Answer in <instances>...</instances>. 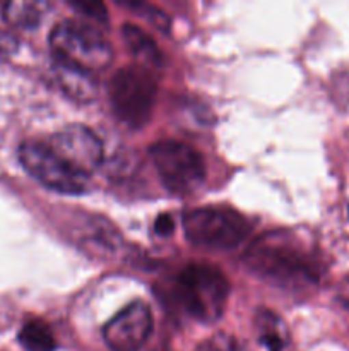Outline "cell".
Masks as SVG:
<instances>
[{
    "instance_id": "obj_18",
    "label": "cell",
    "mask_w": 349,
    "mask_h": 351,
    "mask_svg": "<svg viewBox=\"0 0 349 351\" xmlns=\"http://www.w3.org/2000/svg\"><path fill=\"white\" fill-rule=\"evenodd\" d=\"M12 47H14V38L0 33V53H2V51H9Z\"/></svg>"
},
{
    "instance_id": "obj_16",
    "label": "cell",
    "mask_w": 349,
    "mask_h": 351,
    "mask_svg": "<svg viewBox=\"0 0 349 351\" xmlns=\"http://www.w3.org/2000/svg\"><path fill=\"white\" fill-rule=\"evenodd\" d=\"M70 5L74 7L75 10H79L81 14H84V16L94 19L96 23H101V24L108 23V14H106V9L103 3H99V2H72Z\"/></svg>"
},
{
    "instance_id": "obj_3",
    "label": "cell",
    "mask_w": 349,
    "mask_h": 351,
    "mask_svg": "<svg viewBox=\"0 0 349 351\" xmlns=\"http://www.w3.org/2000/svg\"><path fill=\"white\" fill-rule=\"evenodd\" d=\"M50 47L57 60L91 74L108 67L113 60V48L105 34L75 19H65L53 27Z\"/></svg>"
},
{
    "instance_id": "obj_14",
    "label": "cell",
    "mask_w": 349,
    "mask_h": 351,
    "mask_svg": "<svg viewBox=\"0 0 349 351\" xmlns=\"http://www.w3.org/2000/svg\"><path fill=\"white\" fill-rule=\"evenodd\" d=\"M21 346L26 351H55L57 350V339L50 326L41 319H29L24 322L17 335Z\"/></svg>"
},
{
    "instance_id": "obj_17",
    "label": "cell",
    "mask_w": 349,
    "mask_h": 351,
    "mask_svg": "<svg viewBox=\"0 0 349 351\" xmlns=\"http://www.w3.org/2000/svg\"><path fill=\"white\" fill-rule=\"evenodd\" d=\"M154 230L159 237H170L174 230L173 218L170 215H161L157 216L156 223H154Z\"/></svg>"
},
{
    "instance_id": "obj_13",
    "label": "cell",
    "mask_w": 349,
    "mask_h": 351,
    "mask_svg": "<svg viewBox=\"0 0 349 351\" xmlns=\"http://www.w3.org/2000/svg\"><path fill=\"white\" fill-rule=\"evenodd\" d=\"M47 2H31V0H19V2H7L3 5V19L10 26L33 29L43 21L48 9Z\"/></svg>"
},
{
    "instance_id": "obj_1",
    "label": "cell",
    "mask_w": 349,
    "mask_h": 351,
    "mask_svg": "<svg viewBox=\"0 0 349 351\" xmlns=\"http://www.w3.org/2000/svg\"><path fill=\"white\" fill-rule=\"evenodd\" d=\"M245 264L255 276L286 290H298L317 280L311 257L291 233H269L245 254Z\"/></svg>"
},
{
    "instance_id": "obj_4",
    "label": "cell",
    "mask_w": 349,
    "mask_h": 351,
    "mask_svg": "<svg viewBox=\"0 0 349 351\" xmlns=\"http://www.w3.org/2000/svg\"><path fill=\"white\" fill-rule=\"evenodd\" d=\"M108 91L120 122L132 129L149 122L157 96V82L151 69L139 64L120 69L109 81Z\"/></svg>"
},
{
    "instance_id": "obj_10",
    "label": "cell",
    "mask_w": 349,
    "mask_h": 351,
    "mask_svg": "<svg viewBox=\"0 0 349 351\" xmlns=\"http://www.w3.org/2000/svg\"><path fill=\"white\" fill-rule=\"evenodd\" d=\"M53 79L58 88L75 101H91L94 99L98 86H96L94 77L91 72L82 71V69L74 67L70 64L57 60L53 65Z\"/></svg>"
},
{
    "instance_id": "obj_7",
    "label": "cell",
    "mask_w": 349,
    "mask_h": 351,
    "mask_svg": "<svg viewBox=\"0 0 349 351\" xmlns=\"http://www.w3.org/2000/svg\"><path fill=\"white\" fill-rule=\"evenodd\" d=\"M161 180L177 195L194 194L205 180L204 158L178 141H161L149 149Z\"/></svg>"
},
{
    "instance_id": "obj_6",
    "label": "cell",
    "mask_w": 349,
    "mask_h": 351,
    "mask_svg": "<svg viewBox=\"0 0 349 351\" xmlns=\"http://www.w3.org/2000/svg\"><path fill=\"white\" fill-rule=\"evenodd\" d=\"M19 161L24 170L36 178L41 185L58 194L79 195L91 187L89 175L75 170L74 167L62 160L50 147V144L41 141H26L19 146Z\"/></svg>"
},
{
    "instance_id": "obj_15",
    "label": "cell",
    "mask_w": 349,
    "mask_h": 351,
    "mask_svg": "<svg viewBox=\"0 0 349 351\" xmlns=\"http://www.w3.org/2000/svg\"><path fill=\"white\" fill-rule=\"evenodd\" d=\"M195 351H245V348L233 336L216 335L202 343Z\"/></svg>"
},
{
    "instance_id": "obj_12",
    "label": "cell",
    "mask_w": 349,
    "mask_h": 351,
    "mask_svg": "<svg viewBox=\"0 0 349 351\" xmlns=\"http://www.w3.org/2000/svg\"><path fill=\"white\" fill-rule=\"evenodd\" d=\"M122 36L125 40L127 48L135 57L137 64L147 69H157L161 65V51L153 38L135 24L125 23L122 29Z\"/></svg>"
},
{
    "instance_id": "obj_9",
    "label": "cell",
    "mask_w": 349,
    "mask_h": 351,
    "mask_svg": "<svg viewBox=\"0 0 349 351\" xmlns=\"http://www.w3.org/2000/svg\"><path fill=\"white\" fill-rule=\"evenodd\" d=\"M50 147L70 167L91 177L103 163V144L99 137L81 123H72L51 137Z\"/></svg>"
},
{
    "instance_id": "obj_2",
    "label": "cell",
    "mask_w": 349,
    "mask_h": 351,
    "mask_svg": "<svg viewBox=\"0 0 349 351\" xmlns=\"http://www.w3.org/2000/svg\"><path fill=\"white\" fill-rule=\"evenodd\" d=\"M224 274L209 264H188L177 280V297L192 319L204 324L219 321L228 302Z\"/></svg>"
},
{
    "instance_id": "obj_8",
    "label": "cell",
    "mask_w": 349,
    "mask_h": 351,
    "mask_svg": "<svg viewBox=\"0 0 349 351\" xmlns=\"http://www.w3.org/2000/svg\"><path fill=\"white\" fill-rule=\"evenodd\" d=\"M154 322L144 302H132L109 319L103 328V339L112 351H137L146 345Z\"/></svg>"
},
{
    "instance_id": "obj_5",
    "label": "cell",
    "mask_w": 349,
    "mask_h": 351,
    "mask_svg": "<svg viewBox=\"0 0 349 351\" xmlns=\"http://www.w3.org/2000/svg\"><path fill=\"white\" fill-rule=\"evenodd\" d=\"M183 230L192 243L204 249L231 250L242 245L250 223L229 208H198L183 216Z\"/></svg>"
},
{
    "instance_id": "obj_11",
    "label": "cell",
    "mask_w": 349,
    "mask_h": 351,
    "mask_svg": "<svg viewBox=\"0 0 349 351\" xmlns=\"http://www.w3.org/2000/svg\"><path fill=\"white\" fill-rule=\"evenodd\" d=\"M257 339L266 351H284L289 345L287 326L276 312L260 308L255 315Z\"/></svg>"
}]
</instances>
